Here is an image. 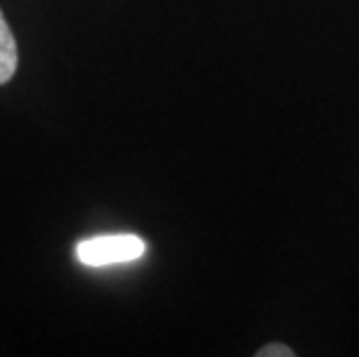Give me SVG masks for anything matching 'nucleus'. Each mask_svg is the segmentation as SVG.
<instances>
[{"label":"nucleus","instance_id":"nucleus-2","mask_svg":"<svg viewBox=\"0 0 359 357\" xmlns=\"http://www.w3.org/2000/svg\"><path fill=\"white\" fill-rule=\"evenodd\" d=\"M17 63H19L17 40H14L12 30L7 26L5 14L0 12V83H7L14 77Z\"/></svg>","mask_w":359,"mask_h":357},{"label":"nucleus","instance_id":"nucleus-1","mask_svg":"<svg viewBox=\"0 0 359 357\" xmlns=\"http://www.w3.org/2000/svg\"><path fill=\"white\" fill-rule=\"evenodd\" d=\"M147 244L137 234H100L77 244V260L86 267H109V264L140 260Z\"/></svg>","mask_w":359,"mask_h":357},{"label":"nucleus","instance_id":"nucleus-3","mask_svg":"<svg viewBox=\"0 0 359 357\" xmlns=\"http://www.w3.org/2000/svg\"><path fill=\"white\" fill-rule=\"evenodd\" d=\"M255 355L257 357H294V351L287 348L285 344H269V346L259 348Z\"/></svg>","mask_w":359,"mask_h":357}]
</instances>
